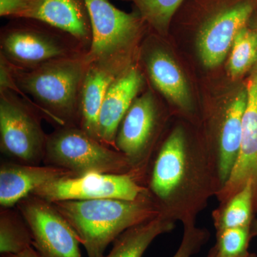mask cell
<instances>
[{
  "instance_id": "6da1fadb",
  "label": "cell",
  "mask_w": 257,
  "mask_h": 257,
  "mask_svg": "<svg viewBox=\"0 0 257 257\" xmlns=\"http://www.w3.org/2000/svg\"><path fill=\"white\" fill-rule=\"evenodd\" d=\"M145 186L161 215L183 225L196 224L221 189L211 147L193 146L182 125L172 128L159 146Z\"/></svg>"
},
{
  "instance_id": "7a4b0ae2",
  "label": "cell",
  "mask_w": 257,
  "mask_h": 257,
  "mask_svg": "<svg viewBox=\"0 0 257 257\" xmlns=\"http://www.w3.org/2000/svg\"><path fill=\"white\" fill-rule=\"evenodd\" d=\"M85 55L54 61L30 70L13 68L0 59V89L28 96L44 119L56 128L79 126L81 92L87 67Z\"/></svg>"
},
{
  "instance_id": "3957f363",
  "label": "cell",
  "mask_w": 257,
  "mask_h": 257,
  "mask_svg": "<svg viewBox=\"0 0 257 257\" xmlns=\"http://www.w3.org/2000/svg\"><path fill=\"white\" fill-rule=\"evenodd\" d=\"M53 204L77 233L87 257H104L108 246L126 230L161 215L147 189L134 200L106 198Z\"/></svg>"
},
{
  "instance_id": "277c9868",
  "label": "cell",
  "mask_w": 257,
  "mask_h": 257,
  "mask_svg": "<svg viewBox=\"0 0 257 257\" xmlns=\"http://www.w3.org/2000/svg\"><path fill=\"white\" fill-rule=\"evenodd\" d=\"M87 53L74 37L35 20H15L0 32V57L13 68L20 70H30Z\"/></svg>"
},
{
  "instance_id": "5b68a950",
  "label": "cell",
  "mask_w": 257,
  "mask_h": 257,
  "mask_svg": "<svg viewBox=\"0 0 257 257\" xmlns=\"http://www.w3.org/2000/svg\"><path fill=\"white\" fill-rule=\"evenodd\" d=\"M43 163L68 170L76 177L90 173L133 175L123 154L77 126L57 127L48 135Z\"/></svg>"
},
{
  "instance_id": "8992f818",
  "label": "cell",
  "mask_w": 257,
  "mask_h": 257,
  "mask_svg": "<svg viewBox=\"0 0 257 257\" xmlns=\"http://www.w3.org/2000/svg\"><path fill=\"white\" fill-rule=\"evenodd\" d=\"M92 29V42L85 55L90 62H133L148 28L135 10L125 13L109 0H84Z\"/></svg>"
},
{
  "instance_id": "52a82bcc",
  "label": "cell",
  "mask_w": 257,
  "mask_h": 257,
  "mask_svg": "<svg viewBox=\"0 0 257 257\" xmlns=\"http://www.w3.org/2000/svg\"><path fill=\"white\" fill-rule=\"evenodd\" d=\"M43 116L32 100L10 89H0V150L12 161L43 163L48 135Z\"/></svg>"
},
{
  "instance_id": "ba28073f",
  "label": "cell",
  "mask_w": 257,
  "mask_h": 257,
  "mask_svg": "<svg viewBox=\"0 0 257 257\" xmlns=\"http://www.w3.org/2000/svg\"><path fill=\"white\" fill-rule=\"evenodd\" d=\"M161 126L160 106L152 89H147L134 101L115 138V150L126 157L133 177L143 186L159 147L157 143Z\"/></svg>"
},
{
  "instance_id": "9c48e42d",
  "label": "cell",
  "mask_w": 257,
  "mask_h": 257,
  "mask_svg": "<svg viewBox=\"0 0 257 257\" xmlns=\"http://www.w3.org/2000/svg\"><path fill=\"white\" fill-rule=\"evenodd\" d=\"M40 257H82L77 233L53 203L31 195L17 204Z\"/></svg>"
},
{
  "instance_id": "30bf717a",
  "label": "cell",
  "mask_w": 257,
  "mask_h": 257,
  "mask_svg": "<svg viewBox=\"0 0 257 257\" xmlns=\"http://www.w3.org/2000/svg\"><path fill=\"white\" fill-rule=\"evenodd\" d=\"M146 189L130 174L90 173L57 179L32 194L52 203L106 198L134 200Z\"/></svg>"
},
{
  "instance_id": "8fae6325",
  "label": "cell",
  "mask_w": 257,
  "mask_h": 257,
  "mask_svg": "<svg viewBox=\"0 0 257 257\" xmlns=\"http://www.w3.org/2000/svg\"><path fill=\"white\" fill-rule=\"evenodd\" d=\"M247 102L243 116L242 138L237 160L227 182L216 197L224 204L248 182L252 183L257 203V67L246 83Z\"/></svg>"
},
{
  "instance_id": "7c38bea8",
  "label": "cell",
  "mask_w": 257,
  "mask_h": 257,
  "mask_svg": "<svg viewBox=\"0 0 257 257\" xmlns=\"http://www.w3.org/2000/svg\"><path fill=\"white\" fill-rule=\"evenodd\" d=\"M253 10L251 1L240 2L218 12L204 24L198 37V49L205 67L213 68L222 63Z\"/></svg>"
},
{
  "instance_id": "4fadbf2b",
  "label": "cell",
  "mask_w": 257,
  "mask_h": 257,
  "mask_svg": "<svg viewBox=\"0 0 257 257\" xmlns=\"http://www.w3.org/2000/svg\"><path fill=\"white\" fill-rule=\"evenodd\" d=\"M145 75L135 60L111 83L101 104L98 119L99 141L114 148L118 128L128 109L143 91Z\"/></svg>"
},
{
  "instance_id": "5bb4252c",
  "label": "cell",
  "mask_w": 257,
  "mask_h": 257,
  "mask_svg": "<svg viewBox=\"0 0 257 257\" xmlns=\"http://www.w3.org/2000/svg\"><path fill=\"white\" fill-rule=\"evenodd\" d=\"M19 19L35 20L58 29L74 37L87 52L90 49L92 24L84 0H32Z\"/></svg>"
},
{
  "instance_id": "9a60e30c",
  "label": "cell",
  "mask_w": 257,
  "mask_h": 257,
  "mask_svg": "<svg viewBox=\"0 0 257 257\" xmlns=\"http://www.w3.org/2000/svg\"><path fill=\"white\" fill-rule=\"evenodd\" d=\"M76 177L64 169L44 165H32L5 161L0 167V205L15 207L39 187L57 179Z\"/></svg>"
},
{
  "instance_id": "2e32d148",
  "label": "cell",
  "mask_w": 257,
  "mask_h": 257,
  "mask_svg": "<svg viewBox=\"0 0 257 257\" xmlns=\"http://www.w3.org/2000/svg\"><path fill=\"white\" fill-rule=\"evenodd\" d=\"M246 102L247 92L245 89L230 101L221 113L217 124L211 150L217 165L221 189L229 179L239 156Z\"/></svg>"
},
{
  "instance_id": "e0dca14e",
  "label": "cell",
  "mask_w": 257,
  "mask_h": 257,
  "mask_svg": "<svg viewBox=\"0 0 257 257\" xmlns=\"http://www.w3.org/2000/svg\"><path fill=\"white\" fill-rule=\"evenodd\" d=\"M135 61L87 63L81 92L79 126L92 138L99 140L98 119L108 88L114 79Z\"/></svg>"
},
{
  "instance_id": "ac0fdd59",
  "label": "cell",
  "mask_w": 257,
  "mask_h": 257,
  "mask_svg": "<svg viewBox=\"0 0 257 257\" xmlns=\"http://www.w3.org/2000/svg\"><path fill=\"white\" fill-rule=\"evenodd\" d=\"M143 51L144 66L152 86L181 110L192 111L187 81L172 56L159 46L145 47Z\"/></svg>"
},
{
  "instance_id": "d6986e66",
  "label": "cell",
  "mask_w": 257,
  "mask_h": 257,
  "mask_svg": "<svg viewBox=\"0 0 257 257\" xmlns=\"http://www.w3.org/2000/svg\"><path fill=\"white\" fill-rule=\"evenodd\" d=\"M175 223L160 215L134 226L114 240L110 252L104 257H143L154 240L172 231Z\"/></svg>"
},
{
  "instance_id": "ffe728a7",
  "label": "cell",
  "mask_w": 257,
  "mask_h": 257,
  "mask_svg": "<svg viewBox=\"0 0 257 257\" xmlns=\"http://www.w3.org/2000/svg\"><path fill=\"white\" fill-rule=\"evenodd\" d=\"M254 211V194L252 183L248 182L224 204L212 212L216 231L229 228L251 226Z\"/></svg>"
},
{
  "instance_id": "44dd1931",
  "label": "cell",
  "mask_w": 257,
  "mask_h": 257,
  "mask_svg": "<svg viewBox=\"0 0 257 257\" xmlns=\"http://www.w3.org/2000/svg\"><path fill=\"white\" fill-rule=\"evenodd\" d=\"M33 246V238L28 224L18 209L1 208L0 253L18 254Z\"/></svg>"
},
{
  "instance_id": "7402d4cb",
  "label": "cell",
  "mask_w": 257,
  "mask_h": 257,
  "mask_svg": "<svg viewBox=\"0 0 257 257\" xmlns=\"http://www.w3.org/2000/svg\"><path fill=\"white\" fill-rule=\"evenodd\" d=\"M135 6L150 30L160 36L168 32L172 18L184 0H122Z\"/></svg>"
},
{
  "instance_id": "603a6c76",
  "label": "cell",
  "mask_w": 257,
  "mask_h": 257,
  "mask_svg": "<svg viewBox=\"0 0 257 257\" xmlns=\"http://www.w3.org/2000/svg\"><path fill=\"white\" fill-rule=\"evenodd\" d=\"M257 62V31L241 29L231 47L228 71L231 78H238L248 72Z\"/></svg>"
},
{
  "instance_id": "cb8c5ba5",
  "label": "cell",
  "mask_w": 257,
  "mask_h": 257,
  "mask_svg": "<svg viewBox=\"0 0 257 257\" xmlns=\"http://www.w3.org/2000/svg\"><path fill=\"white\" fill-rule=\"evenodd\" d=\"M251 239V226L229 228L216 231L214 246L219 257H244Z\"/></svg>"
},
{
  "instance_id": "d4e9b609",
  "label": "cell",
  "mask_w": 257,
  "mask_h": 257,
  "mask_svg": "<svg viewBox=\"0 0 257 257\" xmlns=\"http://www.w3.org/2000/svg\"><path fill=\"white\" fill-rule=\"evenodd\" d=\"M183 226L182 241L172 257H192L200 251L210 238V232L206 228L199 227L196 224Z\"/></svg>"
},
{
  "instance_id": "484cf974",
  "label": "cell",
  "mask_w": 257,
  "mask_h": 257,
  "mask_svg": "<svg viewBox=\"0 0 257 257\" xmlns=\"http://www.w3.org/2000/svg\"><path fill=\"white\" fill-rule=\"evenodd\" d=\"M32 0H0V16L17 20Z\"/></svg>"
},
{
  "instance_id": "4316f807",
  "label": "cell",
  "mask_w": 257,
  "mask_h": 257,
  "mask_svg": "<svg viewBox=\"0 0 257 257\" xmlns=\"http://www.w3.org/2000/svg\"><path fill=\"white\" fill-rule=\"evenodd\" d=\"M1 257H40V256L33 246H32L18 254L1 255Z\"/></svg>"
},
{
  "instance_id": "83f0119b",
  "label": "cell",
  "mask_w": 257,
  "mask_h": 257,
  "mask_svg": "<svg viewBox=\"0 0 257 257\" xmlns=\"http://www.w3.org/2000/svg\"><path fill=\"white\" fill-rule=\"evenodd\" d=\"M207 257H219L217 252H216L215 246H214L211 248L210 251L208 253ZM244 257H256V255L255 254V253H248V254Z\"/></svg>"
},
{
  "instance_id": "f1b7e54d",
  "label": "cell",
  "mask_w": 257,
  "mask_h": 257,
  "mask_svg": "<svg viewBox=\"0 0 257 257\" xmlns=\"http://www.w3.org/2000/svg\"><path fill=\"white\" fill-rule=\"evenodd\" d=\"M257 236V219H253L251 225V237Z\"/></svg>"
},
{
  "instance_id": "f546056e",
  "label": "cell",
  "mask_w": 257,
  "mask_h": 257,
  "mask_svg": "<svg viewBox=\"0 0 257 257\" xmlns=\"http://www.w3.org/2000/svg\"><path fill=\"white\" fill-rule=\"evenodd\" d=\"M254 210H256V211H257V203H256V207H255Z\"/></svg>"
},
{
  "instance_id": "4dcf8cb0",
  "label": "cell",
  "mask_w": 257,
  "mask_h": 257,
  "mask_svg": "<svg viewBox=\"0 0 257 257\" xmlns=\"http://www.w3.org/2000/svg\"><path fill=\"white\" fill-rule=\"evenodd\" d=\"M256 257H257V255H256Z\"/></svg>"
}]
</instances>
